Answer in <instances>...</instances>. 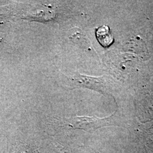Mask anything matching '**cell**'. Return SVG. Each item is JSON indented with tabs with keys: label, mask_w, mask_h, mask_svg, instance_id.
Wrapping results in <instances>:
<instances>
[{
	"label": "cell",
	"mask_w": 153,
	"mask_h": 153,
	"mask_svg": "<svg viewBox=\"0 0 153 153\" xmlns=\"http://www.w3.org/2000/svg\"><path fill=\"white\" fill-rule=\"evenodd\" d=\"M112 117L99 118L95 116H74L62 120V126L72 129H81L90 132L97 129L110 126Z\"/></svg>",
	"instance_id": "6da1fadb"
},
{
	"label": "cell",
	"mask_w": 153,
	"mask_h": 153,
	"mask_svg": "<svg viewBox=\"0 0 153 153\" xmlns=\"http://www.w3.org/2000/svg\"><path fill=\"white\" fill-rule=\"evenodd\" d=\"M74 80L80 86L93 88L94 89H102L104 86V80L100 78H94L79 75L74 79Z\"/></svg>",
	"instance_id": "7a4b0ae2"
},
{
	"label": "cell",
	"mask_w": 153,
	"mask_h": 153,
	"mask_svg": "<svg viewBox=\"0 0 153 153\" xmlns=\"http://www.w3.org/2000/svg\"><path fill=\"white\" fill-rule=\"evenodd\" d=\"M96 36L100 44L104 47H108L114 42V37L109 28L102 26L96 31Z\"/></svg>",
	"instance_id": "3957f363"
},
{
	"label": "cell",
	"mask_w": 153,
	"mask_h": 153,
	"mask_svg": "<svg viewBox=\"0 0 153 153\" xmlns=\"http://www.w3.org/2000/svg\"><path fill=\"white\" fill-rule=\"evenodd\" d=\"M50 144L56 153H74L69 145L57 138H51Z\"/></svg>",
	"instance_id": "277c9868"
},
{
	"label": "cell",
	"mask_w": 153,
	"mask_h": 153,
	"mask_svg": "<svg viewBox=\"0 0 153 153\" xmlns=\"http://www.w3.org/2000/svg\"><path fill=\"white\" fill-rule=\"evenodd\" d=\"M11 153H38L33 146L23 142L16 143L12 149Z\"/></svg>",
	"instance_id": "5b68a950"
},
{
	"label": "cell",
	"mask_w": 153,
	"mask_h": 153,
	"mask_svg": "<svg viewBox=\"0 0 153 153\" xmlns=\"http://www.w3.org/2000/svg\"><path fill=\"white\" fill-rule=\"evenodd\" d=\"M95 153H99V152H95Z\"/></svg>",
	"instance_id": "8992f818"
}]
</instances>
